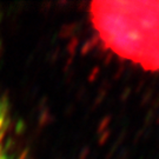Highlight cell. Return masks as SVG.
Masks as SVG:
<instances>
[{
    "instance_id": "1",
    "label": "cell",
    "mask_w": 159,
    "mask_h": 159,
    "mask_svg": "<svg viewBox=\"0 0 159 159\" xmlns=\"http://www.w3.org/2000/svg\"><path fill=\"white\" fill-rule=\"evenodd\" d=\"M92 21L114 53L146 70H159V1H99Z\"/></svg>"
},
{
    "instance_id": "2",
    "label": "cell",
    "mask_w": 159,
    "mask_h": 159,
    "mask_svg": "<svg viewBox=\"0 0 159 159\" xmlns=\"http://www.w3.org/2000/svg\"><path fill=\"white\" fill-rule=\"evenodd\" d=\"M10 104L6 98H0V159H17L12 136L13 120Z\"/></svg>"
}]
</instances>
